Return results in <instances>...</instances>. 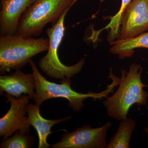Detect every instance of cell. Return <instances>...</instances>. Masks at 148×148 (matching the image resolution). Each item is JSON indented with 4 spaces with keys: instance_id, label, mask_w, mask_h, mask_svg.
Here are the masks:
<instances>
[{
    "instance_id": "obj_4",
    "label": "cell",
    "mask_w": 148,
    "mask_h": 148,
    "mask_svg": "<svg viewBox=\"0 0 148 148\" xmlns=\"http://www.w3.org/2000/svg\"><path fill=\"white\" fill-rule=\"evenodd\" d=\"M29 64L33 71L36 82V96L34 100L35 103L39 106L48 99L64 98L69 101V106L74 112H80L84 107L83 102L85 100L89 98L96 99L106 97L113 90L114 86H116V84L112 82L107 90L100 93L92 92L86 94L79 93L72 89L71 80L60 82V84L51 82L40 74L33 60H30Z\"/></svg>"
},
{
    "instance_id": "obj_9",
    "label": "cell",
    "mask_w": 148,
    "mask_h": 148,
    "mask_svg": "<svg viewBox=\"0 0 148 148\" xmlns=\"http://www.w3.org/2000/svg\"><path fill=\"white\" fill-rule=\"evenodd\" d=\"M36 0H1L0 36L16 35L19 20Z\"/></svg>"
},
{
    "instance_id": "obj_11",
    "label": "cell",
    "mask_w": 148,
    "mask_h": 148,
    "mask_svg": "<svg viewBox=\"0 0 148 148\" xmlns=\"http://www.w3.org/2000/svg\"><path fill=\"white\" fill-rule=\"evenodd\" d=\"M39 105L29 103L27 106V112L29 123L36 130L39 138L38 148H49L50 145L47 142L49 135L52 133L51 127L55 125L71 118L68 116L56 120H47L43 118L40 112Z\"/></svg>"
},
{
    "instance_id": "obj_10",
    "label": "cell",
    "mask_w": 148,
    "mask_h": 148,
    "mask_svg": "<svg viewBox=\"0 0 148 148\" xmlns=\"http://www.w3.org/2000/svg\"><path fill=\"white\" fill-rule=\"evenodd\" d=\"M36 82L34 74H25L21 70H16L9 75L0 76L1 93L5 91L16 98L23 94L30 95L32 99L36 97Z\"/></svg>"
},
{
    "instance_id": "obj_1",
    "label": "cell",
    "mask_w": 148,
    "mask_h": 148,
    "mask_svg": "<svg viewBox=\"0 0 148 148\" xmlns=\"http://www.w3.org/2000/svg\"><path fill=\"white\" fill-rule=\"evenodd\" d=\"M143 71L141 65L137 64H132L127 72L125 69H122L117 90L103 102L109 117L121 121L127 117L132 105L147 106L148 92L144 88L148 86L142 82Z\"/></svg>"
},
{
    "instance_id": "obj_12",
    "label": "cell",
    "mask_w": 148,
    "mask_h": 148,
    "mask_svg": "<svg viewBox=\"0 0 148 148\" xmlns=\"http://www.w3.org/2000/svg\"><path fill=\"white\" fill-rule=\"evenodd\" d=\"M112 46L110 52L119 56L120 59L131 57L135 49L143 48L148 49V32L138 36L125 40H117L110 42Z\"/></svg>"
},
{
    "instance_id": "obj_13",
    "label": "cell",
    "mask_w": 148,
    "mask_h": 148,
    "mask_svg": "<svg viewBox=\"0 0 148 148\" xmlns=\"http://www.w3.org/2000/svg\"><path fill=\"white\" fill-rule=\"evenodd\" d=\"M136 123L131 118L121 121L118 129L112 137L106 148H129L130 142Z\"/></svg>"
},
{
    "instance_id": "obj_6",
    "label": "cell",
    "mask_w": 148,
    "mask_h": 148,
    "mask_svg": "<svg viewBox=\"0 0 148 148\" xmlns=\"http://www.w3.org/2000/svg\"><path fill=\"white\" fill-rule=\"evenodd\" d=\"M112 127L110 122L101 127L92 128L85 125L71 132L65 133L53 148H106L108 131Z\"/></svg>"
},
{
    "instance_id": "obj_16",
    "label": "cell",
    "mask_w": 148,
    "mask_h": 148,
    "mask_svg": "<svg viewBox=\"0 0 148 148\" xmlns=\"http://www.w3.org/2000/svg\"><path fill=\"white\" fill-rule=\"evenodd\" d=\"M145 131L146 133L148 135V127H146L145 128Z\"/></svg>"
},
{
    "instance_id": "obj_2",
    "label": "cell",
    "mask_w": 148,
    "mask_h": 148,
    "mask_svg": "<svg viewBox=\"0 0 148 148\" xmlns=\"http://www.w3.org/2000/svg\"><path fill=\"white\" fill-rule=\"evenodd\" d=\"M49 40L44 38L7 35L0 37V73L20 70L33 57L47 51Z\"/></svg>"
},
{
    "instance_id": "obj_14",
    "label": "cell",
    "mask_w": 148,
    "mask_h": 148,
    "mask_svg": "<svg viewBox=\"0 0 148 148\" xmlns=\"http://www.w3.org/2000/svg\"><path fill=\"white\" fill-rule=\"evenodd\" d=\"M132 0H121V6L120 8L114 16L110 18V21L105 28L101 29V31L104 29H110L107 39L109 42L114 41L119 36L121 22L123 13L127 5Z\"/></svg>"
},
{
    "instance_id": "obj_7",
    "label": "cell",
    "mask_w": 148,
    "mask_h": 148,
    "mask_svg": "<svg viewBox=\"0 0 148 148\" xmlns=\"http://www.w3.org/2000/svg\"><path fill=\"white\" fill-rule=\"evenodd\" d=\"M5 95L10 102V107L5 115L0 119V136L3 137V140H6L17 131L28 134L31 125L28 117L25 116L27 114V106L32 99L31 96L24 94L15 98L8 94Z\"/></svg>"
},
{
    "instance_id": "obj_3",
    "label": "cell",
    "mask_w": 148,
    "mask_h": 148,
    "mask_svg": "<svg viewBox=\"0 0 148 148\" xmlns=\"http://www.w3.org/2000/svg\"><path fill=\"white\" fill-rule=\"evenodd\" d=\"M78 0H36L21 15L16 35L40 36L48 24H55L61 15Z\"/></svg>"
},
{
    "instance_id": "obj_15",
    "label": "cell",
    "mask_w": 148,
    "mask_h": 148,
    "mask_svg": "<svg viewBox=\"0 0 148 148\" xmlns=\"http://www.w3.org/2000/svg\"><path fill=\"white\" fill-rule=\"evenodd\" d=\"M34 136L28 134L16 131L12 137L3 140L0 145L1 148H29L34 144Z\"/></svg>"
},
{
    "instance_id": "obj_5",
    "label": "cell",
    "mask_w": 148,
    "mask_h": 148,
    "mask_svg": "<svg viewBox=\"0 0 148 148\" xmlns=\"http://www.w3.org/2000/svg\"><path fill=\"white\" fill-rule=\"evenodd\" d=\"M70 9L64 12L55 24L47 29L49 46L46 55L40 59L38 63L40 69L47 75L53 79L60 80V82L71 80L80 72L85 63L84 58H82L75 65L67 66L61 62L58 56V48L65 33V17Z\"/></svg>"
},
{
    "instance_id": "obj_8",
    "label": "cell",
    "mask_w": 148,
    "mask_h": 148,
    "mask_svg": "<svg viewBox=\"0 0 148 148\" xmlns=\"http://www.w3.org/2000/svg\"><path fill=\"white\" fill-rule=\"evenodd\" d=\"M148 31V0H132L123 13L118 40L138 36Z\"/></svg>"
}]
</instances>
